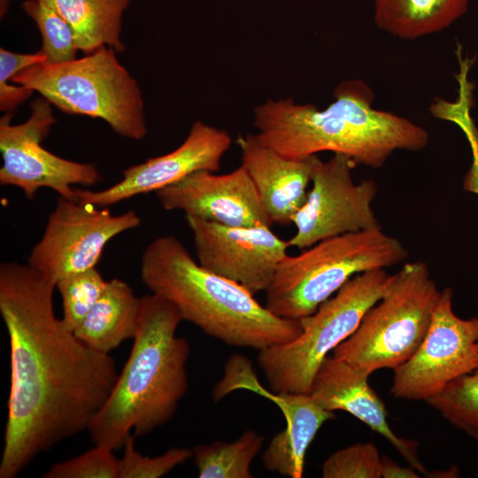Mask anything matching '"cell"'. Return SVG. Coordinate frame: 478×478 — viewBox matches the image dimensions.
<instances>
[{
    "label": "cell",
    "mask_w": 478,
    "mask_h": 478,
    "mask_svg": "<svg viewBox=\"0 0 478 478\" xmlns=\"http://www.w3.org/2000/svg\"><path fill=\"white\" fill-rule=\"evenodd\" d=\"M56 284L31 265L0 264V313L10 343L11 381L0 478L89 429L119 374L56 316Z\"/></svg>",
    "instance_id": "cell-1"
},
{
    "label": "cell",
    "mask_w": 478,
    "mask_h": 478,
    "mask_svg": "<svg viewBox=\"0 0 478 478\" xmlns=\"http://www.w3.org/2000/svg\"><path fill=\"white\" fill-rule=\"evenodd\" d=\"M333 97L323 110L290 97L258 104L253 110L256 137L288 158L331 151L373 169L382 167L397 150L419 151L429 143L421 126L373 108L374 94L361 80L340 82Z\"/></svg>",
    "instance_id": "cell-2"
},
{
    "label": "cell",
    "mask_w": 478,
    "mask_h": 478,
    "mask_svg": "<svg viewBox=\"0 0 478 478\" xmlns=\"http://www.w3.org/2000/svg\"><path fill=\"white\" fill-rule=\"evenodd\" d=\"M182 318L170 301L141 297L138 328L128 358L88 431L94 444L112 450L167 423L188 391V341L176 335Z\"/></svg>",
    "instance_id": "cell-3"
},
{
    "label": "cell",
    "mask_w": 478,
    "mask_h": 478,
    "mask_svg": "<svg viewBox=\"0 0 478 478\" xmlns=\"http://www.w3.org/2000/svg\"><path fill=\"white\" fill-rule=\"evenodd\" d=\"M141 276L183 320L228 345L261 351L302 331L299 320L277 316L243 285L203 267L174 235L158 236L146 247Z\"/></svg>",
    "instance_id": "cell-4"
},
{
    "label": "cell",
    "mask_w": 478,
    "mask_h": 478,
    "mask_svg": "<svg viewBox=\"0 0 478 478\" xmlns=\"http://www.w3.org/2000/svg\"><path fill=\"white\" fill-rule=\"evenodd\" d=\"M403 243L382 228L322 240L280 263L266 292V306L279 317L313 313L353 276L405 262Z\"/></svg>",
    "instance_id": "cell-5"
},
{
    "label": "cell",
    "mask_w": 478,
    "mask_h": 478,
    "mask_svg": "<svg viewBox=\"0 0 478 478\" xmlns=\"http://www.w3.org/2000/svg\"><path fill=\"white\" fill-rule=\"evenodd\" d=\"M11 81L38 92L66 113L103 120L122 137L142 140L147 135L139 85L111 47L62 64H35Z\"/></svg>",
    "instance_id": "cell-6"
},
{
    "label": "cell",
    "mask_w": 478,
    "mask_h": 478,
    "mask_svg": "<svg viewBox=\"0 0 478 478\" xmlns=\"http://www.w3.org/2000/svg\"><path fill=\"white\" fill-rule=\"evenodd\" d=\"M441 290L422 261L405 262L356 331L332 352L369 376L407 361L422 343Z\"/></svg>",
    "instance_id": "cell-7"
},
{
    "label": "cell",
    "mask_w": 478,
    "mask_h": 478,
    "mask_svg": "<svg viewBox=\"0 0 478 478\" xmlns=\"http://www.w3.org/2000/svg\"><path fill=\"white\" fill-rule=\"evenodd\" d=\"M389 276L385 269L353 276L313 313L299 320L302 331L295 339L258 351V362L272 391L310 394L324 359L356 331L382 297Z\"/></svg>",
    "instance_id": "cell-8"
},
{
    "label": "cell",
    "mask_w": 478,
    "mask_h": 478,
    "mask_svg": "<svg viewBox=\"0 0 478 478\" xmlns=\"http://www.w3.org/2000/svg\"><path fill=\"white\" fill-rule=\"evenodd\" d=\"M30 108V117L21 124L12 125L8 113L1 118L0 184L19 188L29 199L42 188L73 199V185L98 183L102 176L94 164L66 159L42 147V142L56 123L52 104L41 96L32 102Z\"/></svg>",
    "instance_id": "cell-9"
},
{
    "label": "cell",
    "mask_w": 478,
    "mask_h": 478,
    "mask_svg": "<svg viewBox=\"0 0 478 478\" xmlns=\"http://www.w3.org/2000/svg\"><path fill=\"white\" fill-rule=\"evenodd\" d=\"M478 369V318L462 319L453 311V290L446 287L428 330L415 353L394 371L390 394L424 400L448 383Z\"/></svg>",
    "instance_id": "cell-10"
},
{
    "label": "cell",
    "mask_w": 478,
    "mask_h": 478,
    "mask_svg": "<svg viewBox=\"0 0 478 478\" xmlns=\"http://www.w3.org/2000/svg\"><path fill=\"white\" fill-rule=\"evenodd\" d=\"M355 166L340 153L319 161L306 200L292 218L296 232L289 240L290 247L304 250L330 237L382 228L372 207L378 187L373 180L356 183Z\"/></svg>",
    "instance_id": "cell-11"
},
{
    "label": "cell",
    "mask_w": 478,
    "mask_h": 478,
    "mask_svg": "<svg viewBox=\"0 0 478 478\" xmlns=\"http://www.w3.org/2000/svg\"><path fill=\"white\" fill-rule=\"evenodd\" d=\"M140 224L135 211L113 215L107 207L59 197L28 264L56 284L64 276L96 267L113 237Z\"/></svg>",
    "instance_id": "cell-12"
},
{
    "label": "cell",
    "mask_w": 478,
    "mask_h": 478,
    "mask_svg": "<svg viewBox=\"0 0 478 478\" xmlns=\"http://www.w3.org/2000/svg\"><path fill=\"white\" fill-rule=\"evenodd\" d=\"M185 218L197 262L254 295L266 290L290 247L289 240H282L267 226L230 227L193 216Z\"/></svg>",
    "instance_id": "cell-13"
},
{
    "label": "cell",
    "mask_w": 478,
    "mask_h": 478,
    "mask_svg": "<svg viewBox=\"0 0 478 478\" xmlns=\"http://www.w3.org/2000/svg\"><path fill=\"white\" fill-rule=\"evenodd\" d=\"M232 143L229 134L197 120L184 142L166 154L123 170V178L102 190L74 189L75 199L108 207L138 195L156 192L197 171L217 172Z\"/></svg>",
    "instance_id": "cell-14"
},
{
    "label": "cell",
    "mask_w": 478,
    "mask_h": 478,
    "mask_svg": "<svg viewBox=\"0 0 478 478\" xmlns=\"http://www.w3.org/2000/svg\"><path fill=\"white\" fill-rule=\"evenodd\" d=\"M155 193L165 210L182 211L185 216L230 227L273 224L253 181L242 165L224 174L197 171Z\"/></svg>",
    "instance_id": "cell-15"
},
{
    "label": "cell",
    "mask_w": 478,
    "mask_h": 478,
    "mask_svg": "<svg viewBox=\"0 0 478 478\" xmlns=\"http://www.w3.org/2000/svg\"><path fill=\"white\" fill-rule=\"evenodd\" d=\"M369 375L345 361L328 356L320 365L310 392L323 409L344 411L383 436L420 474L428 472L419 456V443L397 436L387 421L383 401L370 387Z\"/></svg>",
    "instance_id": "cell-16"
},
{
    "label": "cell",
    "mask_w": 478,
    "mask_h": 478,
    "mask_svg": "<svg viewBox=\"0 0 478 478\" xmlns=\"http://www.w3.org/2000/svg\"><path fill=\"white\" fill-rule=\"evenodd\" d=\"M236 143L242 166L253 181L273 223L292 224L293 216L306 200L308 186L320 159L317 155L285 157L251 134L240 135Z\"/></svg>",
    "instance_id": "cell-17"
},
{
    "label": "cell",
    "mask_w": 478,
    "mask_h": 478,
    "mask_svg": "<svg viewBox=\"0 0 478 478\" xmlns=\"http://www.w3.org/2000/svg\"><path fill=\"white\" fill-rule=\"evenodd\" d=\"M239 389L256 391L281 410L286 428L277 433L262 454L265 467L290 478H301L308 447L320 427L335 419L334 412L320 407L310 394L270 392L255 380L238 383Z\"/></svg>",
    "instance_id": "cell-18"
},
{
    "label": "cell",
    "mask_w": 478,
    "mask_h": 478,
    "mask_svg": "<svg viewBox=\"0 0 478 478\" xmlns=\"http://www.w3.org/2000/svg\"><path fill=\"white\" fill-rule=\"evenodd\" d=\"M140 312L141 297L126 281L112 279L73 334L88 347L110 354L135 337Z\"/></svg>",
    "instance_id": "cell-19"
},
{
    "label": "cell",
    "mask_w": 478,
    "mask_h": 478,
    "mask_svg": "<svg viewBox=\"0 0 478 478\" xmlns=\"http://www.w3.org/2000/svg\"><path fill=\"white\" fill-rule=\"evenodd\" d=\"M71 27L76 46L84 55L107 46L121 53L122 17L131 0H42Z\"/></svg>",
    "instance_id": "cell-20"
},
{
    "label": "cell",
    "mask_w": 478,
    "mask_h": 478,
    "mask_svg": "<svg viewBox=\"0 0 478 478\" xmlns=\"http://www.w3.org/2000/svg\"><path fill=\"white\" fill-rule=\"evenodd\" d=\"M470 0H374V20L389 35L414 40L449 27Z\"/></svg>",
    "instance_id": "cell-21"
},
{
    "label": "cell",
    "mask_w": 478,
    "mask_h": 478,
    "mask_svg": "<svg viewBox=\"0 0 478 478\" xmlns=\"http://www.w3.org/2000/svg\"><path fill=\"white\" fill-rule=\"evenodd\" d=\"M264 436L255 430L244 431L235 441H215L192 450L200 478H251V465L260 451Z\"/></svg>",
    "instance_id": "cell-22"
},
{
    "label": "cell",
    "mask_w": 478,
    "mask_h": 478,
    "mask_svg": "<svg viewBox=\"0 0 478 478\" xmlns=\"http://www.w3.org/2000/svg\"><path fill=\"white\" fill-rule=\"evenodd\" d=\"M426 402L478 443V369L451 382Z\"/></svg>",
    "instance_id": "cell-23"
},
{
    "label": "cell",
    "mask_w": 478,
    "mask_h": 478,
    "mask_svg": "<svg viewBox=\"0 0 478 478\" xmlns=\"http://www.w3.org/2000/svg\"><path fill=\"white\" fill-rule=\"evenodd\" d=\"M21 8L36 24L42 37L40 50L46 63L62 64L76 59L79 50L68 23L42 0H26Z\"/></svg>",
    "instance_id": "cell-24"
},
{
    "label": "cell",
    "mask_w": 478,
    "mask_h": 478,
    "mask_svg": "<svg viewBox=\"0 0 478 478\" xmlns=\"http://www.w3.org/2000/svg\"><path fill=\"white\" fill-rule=\"evenodd\" d=\"M106 281L96 268L62 277L56 282L63 306L62 320L74 331L100 297Z\"/></svg>",
    "instance_id": "cell-25"
},
{
    "label": "cell",
    "mask_w": 478,
    "mask_h": 478,
    "mask_svg": "<svg viewBox=\"0 0 478 478\" xmlns=\"http://www.w3.org/2000/svg\"><path fill=\"white\" fill-rule=\"evenodd\" d=\"M323 478H381L382 456L371 443H359L331 454L321 467Z\"/></svg>",
    "instance_id": "cell-26"
},
{
    "label": "cell",
    "mask_w": 478,
    "mask_h": 478,
    "mask_svg": "<svg viewBox=\"0 0 478 478\" xmlns=\"http://www.w3.org/2000/svg\"><path fill=\"white\" fill-rule=\"evenodd\" d=\"M123 449L119 478H159L193 457L192 450L184 447L170 448L153 458L143 456L135 449L133 435L127 436Z\"/></svg>",
    "instance_id": "cell-27"
},
{
    "label": "cell",
    "mask_w": 478,
    "mask_h": 478,
    "mask_svg": "<svg viewBox=\"0 0 478 478\" xmlns=\"http://www.w3.org/2000/svg\"><path fill=\"white\" fill-rule=\"evenodd\" d=\"M120 459L104 445L95 447L74 458L55 463L44 478H119Z\"/></svg>",
    "instance_id": "cell-28"
},
{
    "label": "cell",
    "mask_w": 478,
    "mask_h": 478,
    "mask_svg": "<svg viewBox=\"0 0 478 478\" xmlns=\"http://www.w3.org/2000/svg\"><path fill=\"white\" fill-rule=\"evenodd\" d=\"M419 472L411 466H403L386 456L382 457V478H419Z\"/></svg>",
    "instance_id": "cell-29"
},
{
    "label": "cell",
    "mask_w": 478,
    "mask_h": 478,
    "mask_svg": "<svg viewBox=\"0 0 478 478\" xmlns=\"http://www.w3.org/2000/svg\"><path fill=\"white\" fill-rule=\"evenodd\" d=\"M463 189L478 195V150H472V163L465 174Z\"/></svg>",
    "instance_id": "cell-30"
},
{
    "label": "cell",
    "mask_w": 478,
    "mask_h": 478,
    "mask_svg": "<svg viewBox=\"0 0 478 478\" xmlns=\"http://www.w3.org/2000/svg\"><path fill=\"white\" fill-rule=\"evenodd\" d=\"M429 477H458L459 476V471L457 467H451L446 471H435L434 473H428Z\"/></svg>",
    "instance_id": "cell-31"
},
{
    "label": "cell",
    "mask_w": 478,
    "mask_h": 478,
    "mask_svg": "<svg viewBox=\"0 0 478 478\" xmlns=\"http://www.w3.org/2000/svg\"><path fill=\"white\" fill-rule=\"evenodd\" d=\"M477 299H478V289H477Z\"/></svg>",
    "instance_id": "cell-32"
}]
</instances>
